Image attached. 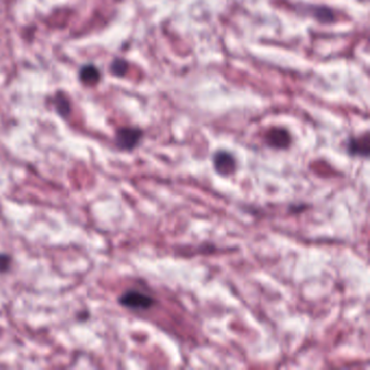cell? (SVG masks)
I'll use <instances>...</instances> for the list:
<instances>
[{"mask_svg":"<svg viewBox=\"0 0 370 370\" xmlns=\"http://www.w3.org/2000/svg\"><path fill=\"white\" fill-rule=\"evenodd\" d=\"M99 71L91 65L84 67L81 72V79L86 84H96L99 81Z\"/></svg>","mask_w":370,"mask_h":370,"instance_id":"8992f818","label":"cell"},{"mask_svg":"<svg viewBox=\"0 0 370 370\" xmlns=\"http://www.w3.org/2000/svg\"><path fill=\"white\" fill-rule=\"evenodd\" d=\"M266 141L273 148L286 149L291 143V137L285 128L273 127L266 134Z\"/></svg>","mask_w":370,"mask_h":370,"instance_id":"277c9868","label":"cell"},{"mask_svg":"<svg viewBox=\"0 0 370 370\" xmlns=\"http://www.w3.org/2000/svg\"><path fill=\"white\" fill-rule=\"evenodd\" d=\"M348 152L351 156H360V157H368L370 147H369V135L366 133L364 136H360L355 138L352 137L348 141Z\"/></svg>","mask_w":370,"mask_h":370,"instance_id":"5b68a950","label":"cell"},{"mask_svg":"<svg viewBox=\"0 0 370 370\" xmlns=\"http://www.w3.org/2000/svg\"><path fill=\"white\" fill-rule=\"evenodd\" d=\"M118 303L133 311H148L156 304V299L139 290H128L118 298Z\"/></svg>","mask_w":370,"mask_h":370,"instance_id":"6da1fadb","label":"cell"},{"mask_svg":"<svg viewBox=\"0 0 370 370\" xmlns=\"http://www.w3.org/2000/svg\"><path fill=\"white\" fill-rule=\"evenodd\" d=\"M127 67H128V64L125 60L116 59L115 61L112 63L111 71H112V73L117 76H123L127 72Z\"/></svg>","mask_w":370,"mask_h":370,"instance_id":"52a82bcc","label":"cell"},{"mask_svg":"<svg viewBox=\"0 0 370 370\" xmlns=\"http://www.w3.org/2000/svg\"><path fill=\"white\" fill-rule=\"evenodd\" d=\"M11 259L8 255H0V272L4 273L9 269Z\"/></svg>","mask_w":370,"mask_h":370,"instance_id":"ba28073f","label":"cell"},{"mask_svg":"<svg viewBox=\"0 0 370 370\" xmlns=\"http://www.w3.org/2000/svg\"><path fill=\"white\" fill-rule=\"evenodd\" d=\"M143 133L139 128L136 127H123L119 128L115 135L116 147L123 151H132L142 139Z\"/></svg>","mask_w":370,"mask_h":370,"instance_id":"7a4b0ae2","label":"cell"},{"mask_svg":"<svg viewBox=\"0 0 370 370\" xmlns=\"http://www.w3.org/2000/svg\"><path fill=\"white\" fill-rule=\"evenodd\" d=\"M214 168L221 176H229L235 173L237 163L235 157L227 151H217L213 158Z\"/></svg>","mask_w":370,"mask_h":370,"instance_id":"3957f363","label":"cell"}]
</instances>
